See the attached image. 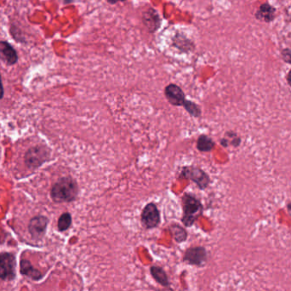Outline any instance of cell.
<instances>
[{
  "label": "cell",
  "instance_id": "cell-1",
  "mask_svg": "<svg viewBox=\"0 0 291 291\" xmlns=\"http://www.w3.org/2000/svg\"><path fill=\"white\" fill-rule=\"evenodd\" d=\"M79 193V188L75 179L63 176L52 186L50 197L54 202L71 203L75 201Z\"/></svg>",
  "mask_w": 291,
  "mask_h": 291
},
{
  "label": "cell",
  "instance_id": "cell-2",
  "mask_svg": "<svg viewBox=\"0 0 291 291\" xmlns=\"http://www.w3.org/2000/svg\"><path fill=\"white\" fill-rule=\"evenodd\" d=\"M183 216L182 222L185 227L190 228L202 216L204 206L196 196L191 193H185L182 197Z\"/></svg>",
  "mask_w": 291,
  "mask_h": 291
},
{
  "label": "cell",
  "instance_id": "cell-3",
  "mask_svg": "<svg viewBox=\"0 0 291 291\" xmlns=\"http://www.w3.org/2000/svg\"><path fill=\"white\" fill-rule=\"evenodd\" d=\"M51 151L45 145H37L30 147L24 156V162L30 170H36L49 161Z\"/></svg>",
  "mask_w": 291,
  "mask_h": 291
},
{
  "label": "cell",
  "instance_id": "cell-4",
  "mask_svg": "<svg viewBox=\"0 0 291 291\" xmlns=\"http://www.w3.org/2000/svg\"><path fill=\"white\" fill-rule=\"evenodd\" d=\"M179 177L187 179L194 182L200 190H205L211 183V178L201 168L196 166H185L181 170Z\"/></svg>",
  "mask_w": 291,
  "mask_h": 291
},
{
  "label": "cell",
  "instance_id": "cell-5",
  "mask_svg": "<svg viewBox=\"0 0 291 291\" xmlns=\"http://www.w3.org/2000/svg\"><path fill=\"white\" fill-rule=\"evenodd\" d=\"M16 259L10 252L0 253V281H12L16 276Z\"/></svg>",
  "mask_w": 291,
  "mask_h": 291
},
{
  "label": "cell",
  "instance_id": "cell-6",
  "mask_svg": "<svg viewBox=\"0 0 291 291\" xmlns=\"http://www.w3.org/2000/svg\"><path fill=\"white\" fill-rule=\"evenodd\" d=\"M141 220L145 228L152 229L157 228L160 223V212L157 205L153 203L147 204L141 212Z\"/></svg>",
  "mask_w": 291,
  "mask_h": 291
},
{
  "label": "cell",
  "instance_id": "cell-7",
  "mask_svg": "<svg viewBox=\"0 0 291 291\" xmlns=\"http://www.w3.org/2000/svg\"><path fill=\"white\" fill-rule=\"evenodd\" d=\"M49 219L46 216H36L30 220L28 224V232L32 240H40L46 234Z\"/></svg>",
  "mask_w": 291,
  "mask_h": 291
},
{
  "label": "cell",
  "instance_id": "cell-8",
  "mask_svg": "<svg viewBox=\"0 0 291 291\" xmlns=\"http://www.w3.org/2000/svg\"><path fill=\"white\" fill-rule=\"evenodd\" d=\"M167 101L174 107H183L186 103V95L182 88L176 84H168L165 88Z\"/></svg>",
  "mask_w": 291,
  "mask_h": 291
},
{
  "label": "cell",
  "instance_id": "cell-9",
  "mask_svg": "<svg viewBox=\"0 0 291 291\" xmlns=\"http://www.w3.org/2000/svg\"><path fill=\"white\" fill-rule=\"evenodd\" d=\"M207 253L204 247H193L185 252L184 261L191 265L201 266L205 263Z\"/></svg>",
  "mask_w": 291,
  "mask_h": 291
},
{
  "label": "cell",
  "instance_id": "cell-10",
  "mask_svg": "<svg viewBox=\"0 0 291 291\" xmlns=\"http://www.w3.org/2000/svg\"><path fill=\"white\" fill-rule=\"evenodd\" d=\"M0 60L8 66L14 65L18 61L17 52L6 41H0Z\"/></svg>",
  "mask_w": 291,
  "mask_h": 291
},
{
  "label": "cell",
  "instance_id": "cell-11",
  "mask_svg": "<svg viewBox=\"0 0 291 291\" xmlns=\"http://www.w3.org/2000/svg\"><path fill=\"white\" fill-rule=\"evenodd\" d=\"M20 273L21 275L34 281H38L43 278V274H41V272L36 269L28 260H20Z\"/></svg>",
  "mask_w": 291,
  "mask_h": 291
},
{
  "label": "cell",
  "instance_id": "cell-12",
  "mask_svg": "<svg viewBox=\"0 0 291 291\" xmlns=\"http://www.w3.org/2000/svg\"><path fill=\"white\" fill-rule=\"evenodd\" d=\"M143 23L151 32H155L160 25V17L155 9H149L143 13Z\"/></svg>",
  "mask_w": 291,
  "mask_h": 291
},
{
  "label": "cell",
  "instance_id": "cell-13",
  "mask_svg": "<svg viewBox=\"0 0 291 291\" xmlns=\"http://www.w3.org/2000/svg\"><path fill=\"white\" fill-rule=\"evenodd\" d=\"M215 146V141L206 135H201L197 141V149L202 153L211 152L213 150Z\"/></svg>",
  "mask_w": 291,
  "mask_h": 291
},
{
  "label": "cell",
  "instance_id": "cell-14",
  "mask_svg": "<svg viewBox=\"0 0 291 291\" xmlns=\"http://www.w3.org/2000/svg\"><path fill=\"white\" fill-rule=\"evenodd\" d=\"M151 274H152V276L154 278V280L157 282L159 283L161 286H164V287H168L170 286L167 274L163 268L153 266L151 268Z\"/></svg>",
  "mask_w": 291,
  "mask_h": 291
},
{
  "label": "cell",
  "instance_id": "cell-15",
  "mask_svg": "<svg viewBox=\"0 0 291 291\" xmlns=\"http://www.w3.org/2000/svg\"><path fill=\"white\" fill-rule=\"evenodd\" d=\"M274 12L275 9L271 5L265 3L260 7L259 10L257 11V17L260 20L270 21L274 19Z\"/></svg>",
  "mask_w": 291,
  "mask_h": 291
},
{
  "label": "cell",
  "instance_id": "cell-16",
  "mask_svg": "<svg viewBox=\"0 0 291 291\" xmlns=\"http://www.w3.org/2000/svg\"><path fill=\"white\" fill-rule=\"evenodd\" d=\"M170 230L173 235L174 240H176L177 243L184 242L188 239L187 231L185 230L184 228H182L181 226L173 224V225L170 226Z\"/></svg>",
  "mask_w": 291,
  "mask_h": 291
},
{
  "label": "cell",
  "instance_id": "cell-17",
  "mask_svg": "<svg viewBox=\"0 0 291 291\" xmlns=\"http://www.w3.org/2000/svg\"><path fill=\"white\" fill-rule=\"evenodd\" d=\"M72 218L71 214L65 212L58 219L57 228L60 232H65L68 230L72 226Z\"/></svg>",
  "mask_w": 291,
  "mask_h": 291
},
{
  "label": "cell",
  "instance_id": "cell-18",
  "mask_svg": "<svg viewBox=\"0 0 291 291\" xmlns=\"http://www.w3.org/2000/svg\"><path fill=\"white\" fill-rule=\"evenodd\" d=\"M183 107L193 118H199L202 115V110L198 104L193 102V101L187 100Z\"/></svg>",
  "mask_w": 291,
  "mask_h": 291
},
{
  "label": "cell",
  "instance_id": "cell-19",
  "mask_svg": "<svg viewBox=\"0 0 291 291\" xmlns=\"http://www.w3.org/2000/svg\"><path fill=\"white\" fill-rule=\"evenodd\" d=\"M3 95H4V89H3V83H2L1 75H0V100L3 98Z\"/></svg>",
  "mask_w": 291,
  "mask_h": 291
},
{
  "label": "cell",
  "instance_id": "cell-20",
  "mask_svg": "<svg viewBox=\"0 0 291 291\" xmlns=\"http://www.w3.org/2000/svg\"><path fill=\"white\" fill-rule=\"evenodd\" d=\"M120 1H125V0H107V2L109 3H112V4H114V3L120 2Z\"/></svg>",
  "mask_w": 291,
  "mask_h": 291
},
{
  "label": "cell",
  "instance_id": "cell-21",
  "mask_svg": "<svg viewBox=\"0 0 291 291\" xmlns=\"http://www.w3.org/2000/svg\"><path fill=\"white\" fill-rule=\"evenodd\" d=\"M288 81H289V83H290V84H291V72H289Z\"/></svg>",
  "mask_w": 291,
  "mask_h": 291
},
{
  "label": "cell",
  "instance_id": "cell-22",
  "mask_svg": "<svg viewBox=\"0 0 291 291\" xmlns=\"http://www.w3.org/2000/svg\"><path fill=\"white\" fill-rule=\"evenodd\" d=\"M72 1H73V0H64L65 3H70L71 2H72Z\"/></svg>",
  "mask_w": 291,
  "mask_h": 291
}]
</instances>
